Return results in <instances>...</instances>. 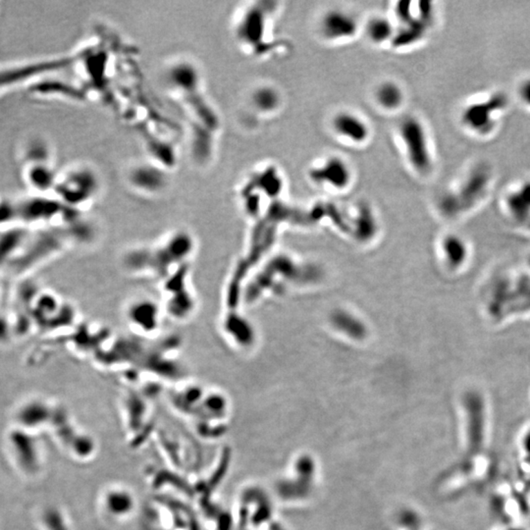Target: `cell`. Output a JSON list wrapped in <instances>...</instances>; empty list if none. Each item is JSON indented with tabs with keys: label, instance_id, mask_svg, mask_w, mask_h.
<instances>
[{
	"label": "cell",
	"instance_id": "cell-1",
	"mask_svg": "<svg viewBox=\"0 0 530 530\" xmlns=\"http://www.w3.org/2000/svg\"><path fill=\"white\" fill-rule=\"evenodd\" d=\"M508 105L507 96L501 92L473 99L462 108L460 124L471 135L487 138L498 128L500 119Z\"/></svg>",
	"mask_w": 530,
	"mask_h": 530
},
{
	"label": "cell",
	"instance_id": "cell-2",
	"mask_svg": "<svg viewBox=\"0 0 530 530\" xmlns=\"http://www.w3.org/2000/svg\"><path fill=\"white\" fill-rule=\"evenodd\" d=\"M399 134L411 168L418 174H429L434 169V157L425 124L416 117L405 118L400 124Z\"/></svg>",
	"mask_w": 530,
	"mask_h": 530
},
{
	"label": "cell",
	"instance_id": "cell-3",
	"mask_svg": "<svg viewBox=\"0 0 530 530\" xmlns=\"http://www.w3.org/2000/svg\"><path fill=\"white\" fill-rule=\"evenodd\" d=\"M59 194L70 203L75 205L92 200L99 189L97 176L87 166H78L65 173L57 179Z\"/></svg>",
	"mask_w": 530,
	"mask_h": 530
},
{
	"label": "cell",
	"instance_id": "cell-4",
	"mask_svg": "<svg viewBox=\"0 0 530 530\" xmlns=\"http://www.w3.org/2000/svg\"><path fill=\"white\" fill-rule=\"evenodd\" d=\"M491 184V174L485 166H474L462 177L457 191L451 196L456 203H460V210L473 207L474 203L485 198Z\"/></svg>",
	"mask_w": 530,
	"mask_h": 530
},
{
	"label": "cell",
	"instance_id": "cell-5",
	"mask_svg": "<svg viewBox=\"0 0 530 530\" xmlns=\"http://www.w3.org/2000/svg\"><path fill=\"white\" fill-rule=\"evenodd\" d=\"M351 176L348 162L340 156H330L309 170L312 181L338 190L348 187L351 182Z\"/></svg>",
	"mask_w": 530,
	"mask_h": 530
},
{
	"label": "cell",
	"instance_id": "cell-6",
	"mask_svg": "<svg viewBox=\"0 0 530 530\" xmlns=\"http://www.w3.org/2000/svg\"><path fill=\"white\" fill-rule=\"evenodd\" d=\"M319 30L324 39L338 41L353 38L358 32V23L351 14L330 10L321 18Z\"/></svg>",
	"mask_w": 530,
	"mask_h": 530
},
{
	"label": "cell",
	"instance_id": "cell-7",
	"mask_svg": "<svg viewBox=\"0 0 530 530\" xmlns=\"http://www.w3.org/2000/svg\"><path fill=\"white\" fill-rule=\"evenodd\" d=\"M331 127L338 136L356 145L365 143L370 136L369 124L362 117L349 111L337 113L332 118Z\"/></svg>",
	"mask_w": 530,
	"mask_h": 530
},
{
	"label": "cell",
	"instance_id": "cell-8",
	"mask_svg": "<svg viewBox=\"0 0 530 530\" xmlns=\"http://www.w3.org/2000/svg\"><path fill=\"white\" fill-rule=\"evenodd\" d=\"M265 10L258 6L249 7L238 23V39L249 48H258L265 39Z\"/></svg>",
	"mask_w": 530,
	"mask_h": 530
},
{
	"label": "cell",
	"instance_id": "cell-9",
	"mask_svg": "<svg viewBox=\"0 0 530 530\" xmlns=\"http://www.w3.org/2000/svg\"><path fill=\"white\" fill-rule=\"evenodd\" d=\"M127 180L136 191L143 193H161L166 185L165 175L161 173V168L145 163L136 164L130 169Z\"/></svg>",
	"mask_w": 530,
	"mask_h": 530
},
{
	"label": "cell",
	"instance_id": "cell-10",
	"mask_svg": "<svg viewBox=\"0 0 530 530\" xmlns=\"http://www.w3.org/2000/svg\"><path fill=\"white\" fill-rule=\"evenodd\" d=\"M129 323L143 332H152L159 325V309L150 300H136L127 312Z\"/></svg>",
	"mask_w": 530,
	"mask_h": 530
},
{
	"label": "cell",
	"instance_id": "cell-11",
	"mask_svg": "<svg viewBox=\"0 0 530 530\" xmlns=\"http://www.w3.org/2000/svg\"><path fill=\"white\" fill-rule=\"evenodd\" d=\"M11 442L23 469L29 472L36 471L39 467V456L34 440L25 432L14 431L11 434Z\"/></svg>",
	"mask_w": 530,
	"mask_h": 530
},
{
	"label": "cell",
	"instance_id": "cell-12",
	"mask_svg": "<svg viewBox=\"0 0 530 530\" xmlns=\"http://www.w3.org/2000/svg\"><path fill=\"white\" fill-rule=\"evenodd\" d=\"M375 101L382 110L395 111L404 104L405 92L401 85L393 81H386L375 91Z\"/></svg>",
	"mask_w": 530,
	"mask_h": 530
},
{
	"label": "cell",
	"instance_id": "cell-13",
	"mask_svg": "<svg viewBox=\"0 0 530 530\" xmlns=\"http://www.w3.org/2000/svg\"><path fill=\"white\" fill-rule=\"evenodd\" d=\"M365 32L370 41L376 45L391 41L394 39L396 34L392 23L387 18L382 16H375L371 18L365 26Z\"/></svg>",
	"mask_w": 530,
	"mask_h": 530
},
{
	"label": "cell",
	"instance_id": "cell-14",
	"mask_svg": "<svg viewBox=\"0 0 530 530\" xmlns=\"http://www.w3.org/2000/svg\"><path fill=\"white\" fill-rule=\"evenodd\" d=\"M252 103L256 110L263 113H270L279 108L281 97L276 89L265 85L254 92Z\"/></svg>",
	"mask_w": 530,
	"mask_h": 530
},
{
	"label": "cell",
	"instance_id": "cell-15",
	"mask_svg": "<svg viewBox=\"0 0 530 530\" xmlns=\"http://www.w3.org/2000/svg\"><path fill=\"white\" fill-rule=\"evenodd\" d=\"M50 416L48 407L39 402L29 405L19 414L21 422L26 427H37L41 422H45Z\"/></svg>",
	"mask_w": 530,
	"mask_h": 530
},
{
	"label": "cell",
	"instance_id": "cell-16",
	"mask_svg": "<svg viewBox=\"0 0 530 530\" xmlns=\"http://www.w3.org/2000/svg\"><path fill=\"white\" fill-rule=\"evenodd\" d=\"M517 96L520 104L530 111V75L518 82Z\"/></svg>",
	"mask_w": 530,
	"mask_h": 530
},
{
	"label": "cell",
	"instance_id": "cell-17",
	"mask_svg": "<svg viewBox=\"0 0 530 530\" xmlns=\"http://www.w3.org/2000/svg\"><path fill=\"white\" fill-rule=\"evenodd\" d=\"M45 522L50 530H67L59 511L50 509L45 513Z\"/></svg>",
	"mask_w": 530,
	"mask_h": 530
}]
</instances>
